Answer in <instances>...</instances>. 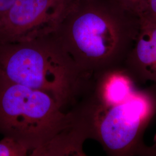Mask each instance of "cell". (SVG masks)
<instances>
[{
    "label": "cell",
    "instance_id": "obj_1",
    "mask_svg": "<svg viewBox=\"0 0 156 156\" xmlns=\"http://www.w3.org/2000/svg\"><path fill=\"white\" fill-rule=\"evenodd\" d=\"M140 17L116 0H72L52 34L79 68L94 75L124 66Z\"/></svg>",
    "mask_w": 156,
    "mask_h": 156
},
{
    "label": "cell",
    "instance_id": "obj_2",
    "mask_svg": "<svg viewBox=\"0 0 156 156\" xmlns=\"http://www.w3.org/2000/svg\"><path fill=\"white\" fill-rule=\"evenodd\" d=\"M0 76L49 95L64 111H70L93 83V75L79 68L52 34L0 45Z\"/></svg>",
    "mask_w": 156,
    "mask_h": 156
},
{
    "label": "cell",
    "instance_id": "obj_3",
    "mask_svg": "<svg viewBox=\"0 0 156 156\" xmlns=\"http://www.w3.org/2000/svg\"><path fill=\"white\" fill-rule=\"evenodd\" d=\"M70 111L87 140L98 141L108 155L147 154L142 136L156 115V83L113 105L98 104L83 97Z\"/></svg>",
    "mask_w": 156,
    "mask_h": 156
},
{
    "label": "cell",
    "instance_id": "obj_4",
    "mask_svg": "<svg viewBox=\"0 0 156 156\" xmlns=\"http://www.w3.org/2000/svg\"><path fill=\"white\" fill-rule=\"evenodd\" d=\"M71 121L70 112L64 111L49 95L0 76V134L17 140L31 152L52 140Z\"/></svg>",
    "mask_w": 156,
    "mask_h": 156
},
{
    "label": "cell",
    "instance_id": "obj_5",
    "mask_svg": "<svg viewBox=\"0 0 156 156\" xmlns=\"http://www.w3.org/2000/svg\"><path fill=\"white\" fill-rule=\"evenodd\" d=\"M72 0H16L0 17V45L53 33Z\"/></svg>",
    "mask_w": 156,
    "mask_h": 156
},
{
    "label": "cell",
    "instance_id": "obj_6",
    "mask_svg": "<svg viewBox=\"0 0 156 156\" xmlns=\"http://www.w3.org/2000/svg\"><path fill=\"white\" fill-rule=\"evenodd\" d=\"M139 84L124 66L114 67L94 74L92 87L84 97L98 104L113 105L135 94Z\"/></svg>",
    "mask_w": 156,
    "mask_h": 156
},
{
    "label": "cell",
    "instance_id": "obj_7",
    "mask_svg": "<svg viewBox=\"0 0 156 156\" xmlns=\"http://www.w3.org/2000/svg\"><path fill=\"white\" fill-rule=\"evenodd\" d=\"M140 19L138 34L124 66L140 84L156 83V23Z\"/></svg>",
    "mask_w": 156,
    "mask_h": 156
},
{
    "label": "cell",
    "instance_id": "obj_8",
    "mask_svg": "<svg viewBox=\"0 0 156 156\" xmlns=\"http://www.w3.org/2000/svg\"><path fill=\"white\" fill-rule=\"evenodd\" d=\"M87 140L73 123L47 144L30 153L33 156H86L83 145Z\"/></svg>",
    "mask_w": 156,
    "mask_h": 156
},
{
    "label": "cell",
    "instance_id": "obj_9",
    "mask_svg": "<svg viewBox=\"0 0 156 156\" xmlns=\"http://www.w3.org/2000/svg\"><path fill=\"white\" fill-rule=\"evenodd\" d=\"M30 153L28 147L12 137L3 136L0 140V156H25Z\"/></svg>",
    "mask_w": 156,
    "mask_h": 156
},
{
    "label": "cell",
    "instance_id": "obj_10",
    "mask_svg": "<svg viewBox=\"0 0 156 156\" xmlns=\"http://www.w3.org/2000/svg\"><path fill=\"white\" fill-rule=\"evenodd\" d=\"M126 9L140 17L145 11L149 0H116Z\"/></svg>",
    "mask_w": 156,
    "mask_h": 156
},
{
    "label": "cell",
    "instance_id": "obj_11",
    "mask_svg": "<svg viewBox=\"0 0 156 156\" xmlns=\"http://www.w3.org/2000/svg\"><path fill=\"white\" fill-rule=\"evenodd\" d=\"M140 18L156 23V0H149L145 11Z\"/></svg>",
    "mask_w": 156,
    "mask_h": 156
},
{
    "label": "cell",
    "instance_id": "obj_12",
    "mask_svg": "<svg viewBox=\"0 0 156 156\" xmlns=\"http://www.w3.org/2000/svg\"><path fill=\"white\" fill-rule=\"evenodd\" d=\"M16 0H0V17L7 11Z\"/></svg>",
    "mask_w": 156,
    "mask_h": 156
}]
</instances>
